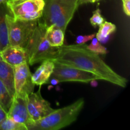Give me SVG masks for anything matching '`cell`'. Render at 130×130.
Here are the masks:
<instances>
[{"mask_svg":"<svg viewBox=\"0 0 130 130\" xmlns=\"http://www.w3.org/2000/svg\"><path fill=\"white\" fill-rule=\"evenodd\" d=\"M53 61L91 72L100 80L108 81L121 88H126L128 80L116 72L100 57L88 49L86 44H70L58 47Z\"/></svg>","mask_w":130,"mask_h":130,"instance_id":"obj_1","label":"cell"},{"mask_svg":"<svg viewBox=\"0 0 130 130\" xmlns=\"http://www.w3.org/2000/svg\"><path fill=\"white\" fill-rule=\"evenodd\" d=\"M83 98L71 105L54 109L48 115L28 125V130H58L71 125L76 121L85 105Z\"/></svg>","mask_w":130,"mask_h":130,"instance_id":"obj_2","label":"cell"},{"mask_svg":"<svg viewBox=\"0 0 130 130\" xmlns=\"http://www.w3.org/2000/svg\"><path fill=\"white\" fill-rule=\"evenodd\" d=\"M44 3L39 20L46 28L55 26L66 32L79 6L77 0H44Z\"/></svg>","mask_w":130,"mask_h":130,"instance_id":"obj_3","label":"cell"},{"mask_svg":"<svg viewBox=\"0 0 130 130\" xmlns=\"http://www.w3.org/2000/svg\"><path fill=\"white\" fill-rule=\"evenodd\" d=\"M46 27L39 19L34 34L25 48L29 65L32 66L47 60H53L55 57L58 48L50 44L46 37Z\"/></svg>","mask_w":130,"mask_h":130,"instance_id":"obj_4","label":"cell"},{"mask_svg":"<svg viewBox=\"0 0 130 130\" xmlns=\"http://www.w3.org/2000/svg\"><path fill=\"white\" fill-rule=\"evenodd\" d=\"M38 20L39 19L34 20L15 19L9 11L6 14L9 45L18 46L25 50L36 28Z\"/></svg>","mask_w":130,"mask_h":130,"instance_id":"obj_5","label":"cell"},{"mask_svg":"<svg viewBox=\"0 0 130 130\" xmlns=\"http://www.w3.org/2000/svg\"><path fill=\"white\" fill-rule=\"evenodd\" d=\"M6 6L15 19L34 20L43 14L44 0H7Z\"/></svg>","mask_w":130,"mask_h":130,"instance_id":"obj_6","label":"cell"},{"mask_svg":"<svg viewBox=\"0 0 130 130\" xmlns=\"http://www.w3.org/2000/svg\"><path fill=\"white\" fill-rule=\"evenodd\" d=\"M54 63V69L50 78L58 83L75 81L88 83L96 80H100L97 76L91 72L63 63L55 62Z\"/></svg>","mask_w":130,"mask_h":130,"instance_id":"obj_7","label":"cell"},{"mask_svg":"<svg viewBox=\"0 0 130 130\" xmlns=\"http://www.w3.org/2000/svg\"><path fill=\"white\" fill-rule=\"evenodd\" d=\"M34 86L27 62L14 66L15 96L27 97L34 91Z\"/></svg>","mask_w":130,"mask_h":130,"instance_id":"obj_8","label":"cell"},{"mask_svg":"<svg viewBox=\"0 0 130 130\" xmlns=\"http://www.w3.org/2000/svg\"><path fill=\"white\" fill-rule=\"evenodd\" d=\"M27 106L32 121H36L46 116L54 110L51 107L50 103L42 96L41 88L36 92L33 91L28 95L27 97Z\"/></svg>","mask_w":130,"mask_h":130,"instance_id":"obj_9","label":"cell"},{"mask_svg":"<svg viewBox=\"0 0 130 130\" xmlns=\"http://www.w3.org/2000/svg\"><path fill=\"white\" fill-rule=\"evenodd\" d=\"M27 97L14 96L11 106L7 112V116L14 121L25 125L27 128L28 125L32 121L28 112Z\"/></svg>","mask_w":130,"mask_h":130,"instance_id":"obj_10","label":"cell"},{"mask_svg":"<svg viewBox=\"0 0 130 130\" xmlns=\"http://www.w3.org/2000/svg\"><path fill=\"white\" fill-rule=\"evenodd\" d=\"M0 55L5 62L13 67L27 62L26 50L18 46L8 45L0 52Z\"/></svg>","mask_w":130,"mask_h":130,"instance_id":"obj_11","label":"cell"},{"mask_svg":"<svg viewBox=\"0 0 130 130\" xmlns=\"http://www.w3.org/2000/svg\"><path fill=\"white\" fill-rule=\"evenodd\" d=\"M55 63L53 60H47L41 62V64L32 74V81L35 85L41 86L47 84L53 73Z\"/></svg>","mask_w":130,"mask_h":130,"instance_id":"obj_12","label":"cell"},{"mask_svg":"<svg viewBox=\"0 0 130 130\" xmlns=\"http://www.w3.org/2000/svg\"><path fill=\"white\" fill-rule=\"evenodd\" d=\"M0 80L14 97V67L5 62L0 55Z\"/></svg>","mask_w":130,"mask_h":130,"instance_id":"obj_13","label":"cell"},{"mask_svg":"<svg viewBox=\"0 0 130 130\" xmlns=\"http://www.w3.org/2000/svg\"><path fill=\"white\" fill-rule=\"evenodd\" d=\"M9 10L6 3L0 5V52L9 45L8 28L6 21V14Z\"/></svg>","mask_w":130,"mask_h":130,"instance_id":"obj_14","label":"cell"},{"mask_svg":"<svg viewBox=\"0 0 130 130\" xmlns=\"http://www.w3.org/2000/svg\"><path fill=\"white\" fill-rule=\"evenodd\" d=\"M46 37L52 46L58 48L64 44L65 32L60 28L55 26L46 28Z\"/></svg>","mask_w":130,"mask_h":130,"instance_id":"obj_15","label":"cell"},{"mask_svg":"<svg viewBox=\"0 0 130 130\" xmlns=\"http://www.w3.org/2000/svg\"><path fill=\"white\" fill-rule=\"evenodd\" d=\"M98 32L96 33V38L100 42L104 41L108 37L116 30V25L109 22L104 21L99 25Z\"/></svg>","mask_w":130,"mask_h":130,"instance_id":"obj_16","label":"cell"},{"mask_svg":"<svg viewBox=\"0 0 130 130\" xmlns=\"http://www.w3.org/2000/svg\"><path fill=\"white\" fill-rule=\"evenodd\" d=\"M13 96L11 95L6 86L0 80V105L8 112L12 103Z\"/></svg>","mask_w":130,"mask_h":130,"instance_id":"obj_17","label":"cell"},{"mask_svg":"<svg viewBox=\"0 0 130 130\" xmlns=\"http://www.w3.org/2000/svg\"><path fill=\"white\" fill-rule=\"evenodd\" d=\"M0 130H27V128L7 116L0 123Z\"/></svg>","mask_w":130,"mask_h":130,"instance_id":"obj_18","label":"cell"},{"mask_svg":"<svg viewBox=\"0 0 130 130\" xmlns=\"http://www.w3.org/2000/svg\"><path fill=\"white\" fill-rule=\"evenodd\" d=\"M86 47H87L88 49L97 53V54L105 55L108 52L107 48L100 43V42L98 40L96 36L94 37L91 39V44H89V45H86Z\"/></svg>","mask_w":130,"mask_h":130,"instance_id":"obj_19","label":"cell"},{"mask_svg":"<svg viewBox=\"0 0 130 130\" xmlns=\"http://www.w3.org/2000/svg\"><path fill=\"white\" fill-rule=\"evenodd\" d=\"M104 18L102 16L101 10L97 8L93 12V15L90 19V24L94 27H97L104 22Z\"/></svg>","mask_w":130,"mask_h":130,"instance_id":"obj_20","label":"cell"},{"mask_svg":"<svg viewBox=\"0 0 130 130\" xmlns=\"http://www.w3.org/2000/svg\"><path fill=\"white\" fill-rule=\"evenodd\" d=\"M96 36V33H93L91 34L85 36H78L76 38V44H86L88 41H91L94 37Z\"/></svg>","mask_w":130,"mask_h":130,"instance_id":"obj_21","label":"cell"},{"mask_svg":"<svg viewBox=\"0 0 130 130\" xmlns=\"http://www.w3.org/2000/svg\"><path fill=\"white\" fill-rule=\"evenodd\" d=\"M123 8L124 13L127 16L130 15V0H122Z\"/></svg>","mask_w":130,"mask_h":130,"instance_id":"obj_22","label":"cell"},{"mask_svg":"<svg viewBox=\"0 0 130 130\" xmlns=\"http://www.w3.org/2000/svg\"><path fill=\"white\" fill-rule=\"evenodd\" d=\"M7 117V112L0 105V123Z\"/></svg>","mask_w":130,"mask_h":130,"instance_id":"obj_23","label":"cell"},{"mask_svg":"<svg viewBox=\"0 0 130 130\" xmlns=\"http://www.w3.org/2000/svg\"><path fill=\"white\" fill-rule=\"evenodd\" d=\"M99 1H100V0H77V3H78V5L79 6L83 4L93 3L97 2Z\"/></svg>","mask_w":130,"mask_h":130,"instance_id":"obj_24","label":"cell"},{"mask_svg":"<svg viewBox=\"0 0 130 130\" xmlns=\"http://www.w3.org/2000/svg\"><path fill=\"white\" fill-rule=\"evenodd\" d=\"M6 1H7V0H0V5L2 3H5Z\"/></svg>","mask_w":130,"mask_h":130,"instance_id":"obj_25","label":"cell"}]
</instances>
